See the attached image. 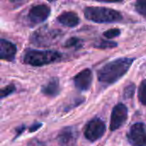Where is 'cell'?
Listing matches in <instances>:
<instances>
[{
	"mask_svg": "<svg viewBox=\"0 0 146 146\" xmlns=\"http://www.w3.org/2000/svg\"><path fill=\"white\" fill-rule=\"evenodd\" d=\"M133 62V58L122 57L106 63L98 71V80L106 85L115 83L127 73Z\"/></svg>",
	"mask_w": 146,
	"mask_h": 146,
	"instance_id": "6da1fadb",
	"label": "cell"
},
{
	"mask_svg": "<svg viewBox=\"0 0 146 146\" xmlns=\"http://www.w3.org/2000/svg\"><path fill=\"white\" fill-rule=\"evenodd\" d=\"M85 17L97 23H112L122 20V15L115 9L104 7H87L84 10Z\"/></svg>",
	"mask_w": 146,
	"mask_h": 146,
	"instance_id": "7a4b0ae2",
	"label": "cell"
},
{
	"mask_svg": "<svg viewBox=\"0 0 146 146\" xmlns=\"http://www.w3.org/2000/svg\"><path fill=\"white\" fill-rule=\"evenodd\" d=\"M62 58V54L54 50H29L24 56V62L34 66H44Z\"/></svg>",
	"mask_w": 146,
	"mask_h": 146,
	"instance_id": "3957f363",
	"label": "cell"
},
{
	"mask_svg": "<svg viewBox=\"0 0 146 146\" xmlns=\"http://www.w3.org/2000/svg\"><path fill=\"white\" fill-rule=\"evenodd\" d=\"M60 33L56 30H50L47 27L38 30L31 37V42L36 45H50L58 39Z\"/></svg>",
	"mask_w": 146,
	"mask_h": 146,
	"instance_id": "277c9868",
	"label": "cell"
},
{
	"mask_svg": "<svg viewBox=\"0 0 146 146\" xmlns=\"http://www.w3.org/2000/svg\"><path fill=\"white\" fill-rule=\"evenodd\" d=\"M105 130V123L101 119L95 118L87 123L85 128L84 134L87 140L91 142H95L104 136Z\"/></svg>",
	"mask_w": 146,
	"mask_h": 146,
	"instance_id": "5b68a950",
	"label": "cell"
},
{
	"mask_svg": "<svg viewBox=\"0 0 146 146\" xmlns=\"http://www.w3.org/2000/svg\"><path fill=\"white\" fill-rule=\"evenodd\" d=\"M128 117V110L123 104H116L111 113L110 119V130L115 131L121 127L127 121Z\"/></svg>",
	"mask_w": 146,
	"mask_h": 146,
	"instance_id": "8992f818",
	"label": "cell"
},
{
	"mask_svg": "<svg viewBox=\"0 0 146 146\" xmlns=\"http://www.w3.org/2000/svg\"><path fill=\"white\" fill-rule=\"evenodd\" d=\"M127 139L133 146H146V131L144 124H133L127 134Z\"/></svg>",
	"mask_w": 146,
	"mask_h": 146,
	"instance_id": "52a82bcc",
	"label": "cell"
},
{
	"mask_svg": "<svg viewBox=\"0 0 146 146\" xmlns=\"http://www.w3.org/2000/svg\"><path fill=\"white\" fill-rule=\"evenodd\" d=\"M50 14V9L46 4L33 6L28 12V19L33 24H39L44 21Z\"/></svg>",
	"mask_w": 146,
	"mask_h": 146,
	"instance_id": "ba28073f",
	"label": "cell"
},
{
	"mask_svg": "<svg viewBox=\"0 0 146 146\" xmlns=\"http://www.w3.org/2000/svg\"><path fill=\"white\" fill-rule=\"evenodd\" d=\"M78 139V132L74 127H66L62 129L57 136L60 146H73Z\"/></svg>",
	"mask_w": 146,
	"mask_h": 146,
	"instance_id": "9c48e42d",
	"label": "cell"
},
{
	"mask_svg": "<svg viewBox=\"0 0 146 146\" xmlns=\"http://www.w3.org/2000/svg\"><path fill=\"white\" fill-rule=\"evenodd\" d=\"M92 73L89 68H86L82 70L81 72L77 74L74 78V83L75 87L81 92L88 91L92 86Z\"/></svg>",
	"mask_w": 146,
	"mask_h": 146,
	"instance_id": "30bf717a",
	"label": "cell"
},
{
	"mask_svg": "<svg viewBox=\"0 0 146 146\" xmlns=\"http://www.w3.org/2000/svg\"><path fill=\"white\" fill-rule=\"evenodd\" d=\"M15 54L16 46L6 39L0 38V59L12 62L15 59Z\"/></svg>",
	"mask_w": 146,
	"mask_h": 146,
	"instance_id": "8fae6325",
	"label": "cell"
},
{
	"mask_svg": "<svg viewBox=\"0 0 146 146\" xmlns=\"http://www.w3.org/2000/svg\"><path fill=\"white\" fill-rule=\"evenodd\" d=\"M58 22L62 24L63 26L74 27L80 23V18L74 12H63L57 17Z\"/></svg>",
	"mask_w": 146,
	"mask_h": 146,
	"instance_id": "7c38bea8",
	"label": "cell"
},
{
	"mask_svg": "<svg viewBox=\"0 0 146 146\" xmlns=\"http://www.w3.org/2000/svg\"><path fill=\"white\" fill-rule=\"evenodd\" d=\"M42 92L48 97H56L60 92V85L57 78H52L42 87Z\"/></svg>",
	"mask_w": 146,
	"mask_h": 146,
	"instance_id": "4fadbf2b",
	"label": "cell"
},
{
	"mask_svg": "<svg viewBox=\"0 0 146 146\" xmlns=\"http://www.w3.org/2000/svg\"><path fill=\"white\" fill-rule=\"evenodd\" d=\"M139 102L146 106V80H143L139 88Z\"/></svg>",
	"mask_w": 146,
	"mask_h": 146,
	"instance_id": "5bb4252c",
	"label": "cell"
},
{
	"mask_svg": "<svg viewBox=\"0 0 146 146\" xmlns=\"http://www.w3.org/2000/svg\"><path fill=\"white\" fill-rule=\"evenodd\" d=\"M135 9L139 15L146 18V0H137Z\"/></svg>",
	"mask_w": 146,
	"mask_h": 146,
	"instance_id": "9a60e30c",
	"label": "cell"
},
{
	"mask_svg": "<svg viewBox=\"0 0 146 146\" xmlns=\"http://www.w3.org/2000/svg\"><path fill=\"white\" fill-rule=\"evenodd\" d=\"M15 91V86L14 85H9L3 88H0V99L4 98Z\"/></svg>",
	"mask_w": 146,
	"mask_h": 146,
	"instance_id": "2e32d148",
	"label": "cell"
},
{
	"mask_svg": "<svg viewBox=\"0 0 146 146\" xmlns=\"http://www.w3.org/2000/svg\"><path fill=\"white\" fill-rule=\"evenodd\" d=\"M117 45H118L117 43H115L114 41L101 40L98 44H96V47L97 48H99V49H111V48L116 47Z\"/></svg>",
	"mask_w": 146,
	"mask_h": 146,
	"instance_id": "e0dca14e",
	"label": "cell"
},
{
	"mask_svg": "<svg viewBox=\"0 0 146 146\" xmlns=\"http://www.w3.org/2000/svg\"><path fill=\"white\" fill-rule=\"evenodd\" d=\"M65 47L70 48V47H80L81 45V40L77 38H70L68 39L65 43Z\"/></svg>",
	"mask_w": 146,
	"mask_h": 146,
	"instance_id": "ac0fdd59",
	"label": "cell"
},
{
	"mask_svg": "<svg viewBox=\"0 0 146 146\" xmlns=\"http://www.w3.org/2000/svg\"><path fill=\"white\" fill-rule=\"evenodd\" d=\"M120 34H121V30L118 28L110 29V30L104 33V36L107 38H114L118 37Z\"/></svg>",
	"mask_w": 146,
	"mask_h": 146,
	"instance_id": "d6986e66",
	"label": "cell"
},
{
	"mask_svg": "<svg viewBox=\"0 0 146 146\" xmlns=\"http://www.w3.org/2000/svg\"><path fill=\"white\" fill-rule=\"evenodd\" d=\"M134 92H135V85L130 84L124 90V94H123L124 98H131L134 95Z\"/></svg>",
	"mask_w": 146,
	"mask_h": 146,
	"instance_id": "ffe728a7",
	"label": "cell"
},
{
	"mask_svg": "<svg viewBox=\"0 0 146 146\" xmlns=\"http://www.w3.org/2000/svg\"><path fill=\"white\" fill-rule=\"evenodd\" d=\"M27 146H44V144L36 139H33L28 143Z\"/></svg>",
	"mask_w": 146,
	"mask_h": 146,
	"instance_id": "44dd1931",
	"label": "cell"
},
{
	"mask_svg": "<svg viewBox=\"0 0 146 146\" xmlns=\"http://www.w3.org/2000/svg\"><path fill=\"white\" fill-rule=\"evenodd\" d=\"M41 126H42V124H41V123H34V124H33V125L30 127V128H29V132H30V133L35 132V131H37L38 129H39V128L41 127Z\"/></svg>",
	"mask_w": 146,
	"mask_h": 146,
	"instance_id": "7402d4cb",
	"label": "cell"
},
{
	"mask_svg": "<svg viewBox=\"0 0 146 146\" xmlns=\"http://www.w3.org/2000/svg\"><path fill=\"white\" fill-rule=\"evenodd\" d=\"M11 3H13L14 4H17V5H20V4H23L25 3H27V1L29 0H10Z\"/></svg>",
	"mask_w": 146,
	"mask_h": 146,
	"instance_id": "603a6c76",
	"label": "cell"
},
{
	"mask_svg": "<svg viewBox=\"0 0 146 146\" xmlns=\"http://www.w3.org/2000/svg\"><path fill=\"white\" fill-rule=\"evenodd\" d=\"M100 2H106V3H119L121 2L122 0H98Z\"/></svg>",
	"mask_w": 146,
	"mask_h": 146,
	"instance_id": "cb8c5ba5",
	"label": "cell"
},
{
	"mask_svg": "<svg viewBox=\"0 0 146 146\" xmlns=\"http://www.w3.org/2000/svg\"><path fill=\"white\" fill-rule=\"evenodd\" d=\"M49 1H56V0H49Z\"/></svg>",
	"mask_w": 146,
	"mask_h": 146,
	"instance_id": "d4e9b609",
	"label": "cell"
}]
</instances>
